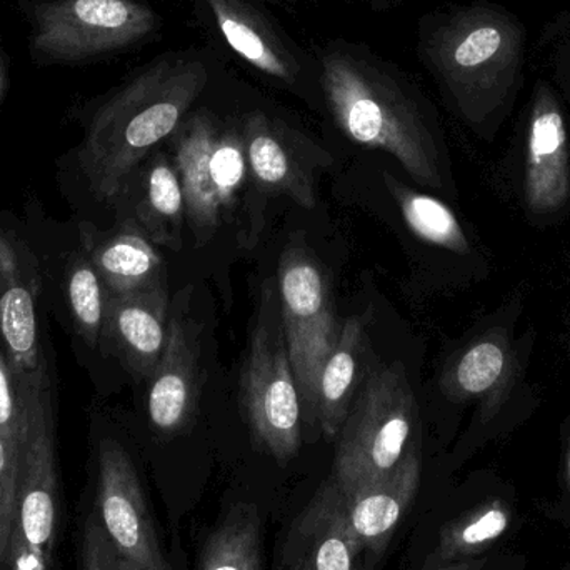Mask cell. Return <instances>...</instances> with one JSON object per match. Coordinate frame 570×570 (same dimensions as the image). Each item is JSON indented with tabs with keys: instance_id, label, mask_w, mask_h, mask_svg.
<instances>
[{
	"instance_id": "1",
	"label": "cell",
	"mask_w": 570,
	"mask_h": 570,
	"mask_svg": "<svg viewBox=\"0 0 570 570\" xmlns=\"http://www.w3.org/2000/svg\"><path fill=\"white\" fill-rule=\"evenodd\" d=\"M223 72L217 50H167L90 102L77 164L90 193L114 203L132 173L170 139Z\"/></svg>"
},
{
	"instance_id": "2",
	"label": "cell",
	"mask_w": 570,
	"mask_h": 570,
	"mask_svg": "<svg viewBox=\"0 0 570 570\" xmlns=\"http://www.w3.org/2000/svg\"><path fill=\"white\" fill-rule=\"evenodd\" d=\"M415 53L454 116L489 136L524 89L528 29L491 0L449 3L419 19Z\"/></svg>"
},
{
	"instance_id": "3",
	"label": "cell",
	"mask_w": 570,
	"mask_h": 570,
	"mask_svg": "<svg viewBox=\"0 0 570 570\" xmlns=\"http://www.w3.org/2000/svg\"><path fill=\"white\" fill-rule=\"evenodd\" d=\"M325 110L358 146L391 154L412 179L442 187L432 107L397 63L367 43L337 37L315 49Z\"/></svg>"
},
{
	"instance_id": "4",
	"label": "cell",
	"mask_w": 570,
	"mask_h": 570,
	"mask_svg": "<svg viewBox=\"0 0 570 570\" xmlns=\"http://www.w3.org/2000/svg\"><path fill=\"white\" fill-rule=\"evenodd\" d=\"M39 69H82L154 42L163 17L146 0H17Z\"/></svg>"
},
{
	"instance_id": "5",
	"label": "cell",
	"mask_w": 570,
	"mask_h": 570,
	"mask_svg": "<svg viewBox=\"0 0 570 570\" xmlns=\"http://www.w3.org/2000/svg\"><path fill=\"white\" fill-rule=\"evenodd\" d=\"M170 140L186 197L187 223L197 246H206L233 217L250 176L243 122L196 106Z\"/></svg>"
},
{
	"instance_id": "6",
	"label": "cell",
	"mask_w": 570,
	"mask_h": 570,
	"mask_svg": "<svg viewBox=\"0 0 570 570\" xmlns=\"http://www.w3.org/2000/svg\"><path fill=\"white\" fill-rule=\"evenodd\" d=\"M414 391L399 362L367 375L338 432L334 479L342 491L387 474L419 442Z\"/></svg>"
},
{
	"instance_id": "7",
	"label": "cell",
	"mask_w": 570,
	"mask_h": 570,
	"mask_svg": "<svg viewBox=\"0 0 570 570\" xmlns=\"http://www.w3.org/2000/svg\"><path fill=\"white\" fill-rule=\"evenodd\" d=\"M240 407L257 448L287 462L302 445V407L281 315L279 294L267 287L240 371Z\"/></svg>"
},
{
	"instance_id": "8",
	"label": "cell",
	"mask_w": 570,
	"mask_h": 570,
	"mask_svg": "<svg viewBox=\"0 0 570 570\" xmlns=\"http://www.w3.org/2000/svg\"><path fill=\"white\" fill-rule=\"evenodd\" d=\"M190 2L204 27L261 79L325 109L314 52L288 36L267 0Z\"/></svg>"
},
{
	"instance_id": "9",
	"label": "cell",
	"mask_w": 570,
	"mask_h": 570,
	"mask_svg": "<svg viewBox=\"0 0 570 570\" xmlns=\"http://www.w3.org/2000/svg\"><path fill=\"white\" fill-rule=\"evenodd\" d=\"M281 315L292 371L301 397L302 421L317 424L322 368L337 344L338 328L331 287L321 264L304 247H288L279 263Z\"/></svg>"
},
{
	"instance_id": "10",
	"label": "cell",
	"mask_w": 570,
	"mask_h": 570,
	"mask_svg": "<svg viewBox=\"0 0 570 570\" xmlns=\"http://www.w3.org/2000/svg\"><path fill=\"white\" fill-rule=\"evenodd\" d=\"M27 399L29 425L22 448L16 528L7 570H50L59 525L52 389Z\"/></svg>"
},
{
	"instance_id": "11",
	"label": "cell",
	"mask_w": 570,
	"mask_h": 570,
	"mask_svg": "<svg viewBox=\"0 0 570 570\" xmlns=\"http://www.w3.org/2000/svg\"><path fill=\"white\" fill-rule=\"evenodd\" d=\"M99 522L119 558L146 570H170L157 541L139 475L119 442L99 448Z\"/></svg>"
},
{
	"instance_id": "12",
	"label": "cell",
	"mask_w": 570,
	"mask_h": 570,
	"mask_svg": "<svg viewBox=\"0 0 570 570\" xmlns=\"http://www.w3.org/2000/svg\"><path fill=\"white\" fill-rule=\"evenodd\" d=\"M524 193L534 213H554L570 196V124L566 104L538 77L522 117Z\"/></svg>"
},
{
	"instance_id": "13",
	"label": "cell",
	"mask_w": 570,
	"mask_h": 570,
	"mask_svg": "<svg viewBox=\"0 0 570 570\" xmlns=\"http://www.w3.org/2000/svg\"><path fill=\"white\" fill-rule=\"evenodd\" d=\"M240 122L250 176L261 189L283 194L304 209H312L314 169L331 163L327 153L263 107L247 110Z\"/></svg>"
},
{
	"instance_id": "14",
	"label": "cell",
	"mask_w": 570,
	"mask_h": 570,
	"mask_svg": "<svg viewBox=\"0 0 570 570\" xmlns=\"http://www.w3.org/2000/svg\"><path fill=\"white\" fill-rule=\"evenodd\" d=\"M199 325L180 302L169 317L166 347L150 377L149 419L159 434L174 435L196 417L200 395Z\"/></svg>"
},
{
	"instance_id": "15",
	"label": "cell",
	"mask_w": 570,
	"mask_h": 570,
	"mask_svg": "<svg viewBox=\"0 0 570 570\" xmlns=\"http://www.w3.org/2000/svg\"><path fill=\"white\" fill-rule=\"evenodd\" d=\"M362 554L348 528L341 489L327 479L292 522L281 570H362Z\"/></svg>"
},
{
	"instance_id": "16",
	"label": "cell",
	"mask_w": 570,
	"mask_h": 570,
	"mask_svg": "<svg viewBox=\"0 0 570 570\" xmlns=\"http://www.w3.org/2000/svg\"><path fill=\"white\" fill-rule=\"evenodd\" d=\"M421 444L397 468L357 488L342 491L348 528L362 552L381 556L421 485Z\"/></svg>"
},
{
	"instance_id": "17",
	"label": "cell",
	"mask_w": 570,
	"mask_h": 570,
	"mask_svg": "<svg viewBox=\"0 0 570 570\" xmlns=\"http://www.w3.org/2000/svg\"><path fill=\"white\" fill-rule=\"evenodd\" d=\"M167 331V285L132 294H107L102 338L134 377L150 381L163 357Z\"/></svg>"
},
{
	"instance_id": "18",
	"label": "cell",
	"mask_w": 570,
	"mask_h": 570,
	"mask_svg": "<svg viewBox=\"0 0 570 570\" xmlns=\"http://www.w3.org/2000/svg\"><path fill=\"white\" fill-rule=\"evenodd\" d=\"M514 522L504 494L489 495L442 528L438 546L422 570H484Z\"/></svg>"
},
{
	"instance_id": "19",
	"label": "cell",
	"mask_w": 570,
	"mask_h": 570,
	"mask_svg": "<svg viewBox=\"0 0 570 570\" xmlns=\"http://www.w3.org/2000/svg\"><path fill=\"white\" fill-rule=\"evenodd\" d=\"M0 347L16 371L23 394L50 389L49 371L40 347L36 295L22 276L0 287Z\"/></svg>"
},
{
	"instance_id": "20",
	"label": "cell",
	"mask_w": 570,
	"mask_h": 570,
	"mask_svg": "<svg viewBox=\"0 0 570 570\" xmlns=\"http://www.w3.org/2000/svg\"><path fill=\"white\" fill-rule=\"evenodd\" d=\"M364 322L351 317L344 322L334 351L322 368L317 392V424L325 438H337L355 401L365 355Z\"/></svg>"
},
{
	"instance_id": "21",
	"label": "cell",
	"mask_w": 570,
	"mask_h": 570,
	"mask_svg": "<svg viewBox=\"0 0 570 570\" xmlns=\"http://www.w3.org/2000/svg\"><path fill=\"white\" fill-rule=\"evenodd\" d=\"M136 213L139 229L150 243L173 250L183 247L186 197L176 164L166 154H154L144 166Z\"/></svg>"
},
{
	"instance_id": "22",
	"label": "cell",
	"mask_w": 570,
	"mask_h": 570,
	"mask_svg": "<svg viewBox=\"0 0 570 570\" xmlns=\"http://www.w3.org/2000/svg\"><path fill=\"white\" fill-rule=\"evenodd\" d=\"M107 294H132L166 284V266L142 230L124 227L90 256Z\"/></svg>"
},
{
	"instance_id": "23",
	"label": "cell",
	"mask_w": 570,
	"mask_h": 570,
	"mask_svg": "<svg viewBox=\"0 0 570 570\" xmlns=\"http://www.w3.org/2000/svg\"><path fill=\"white\" fill-rule=\"evenodd\" d=\"M199 570H263V532L253 504H237L207 535Z\"/></svg>"
},
{
	"instance_id": "24",
	"label": "cell",
	"mask_w": 570,
	"mask_h": 570,
	"mask_svg": "<svg viewBox=\"0 0 570 570\" xmlns=\"http://www.w3.org/2000/svg\"><path fill=\"white\" fill-rule=\"evenodd\" d=\"M384 183L401 209L409 229L425 243L455 254L469 253V240L455 214L435 197L417 193L384 174Z\"/></svg>"
},
{
	"instance_id": "25",
	"label": "cell",
	"mask_w": 570,
	"mask_h": 570,
	"mask_svg": "<svg viewBox=\"0 0 570 570\" xmlns=\"http://www.w3.org/2000/svg\"><path fill=\"white\" fill-rule=\"evenodd\" d=\"M66 297L73 327L90 348L102 341L106 322L107 288L92 261L79 257L66 276Z\"/></svg>"
},
{
	"instance_id": "26",
	"label": "cell",
	"mask_w": 570,
	"mask_h": 570,
	"mask_svg": "<svg viewBox=\"0 0 570 570\" xmlns=\"http://www.w3.org/2000/svg\"><path fill=\"white\" fill-rule=\"evenodd\" d=\"M508 365L504 345L494 338L472 344L444 375L445 394L455 399L474 397L492 391Z\"/></svg>"
},
{
	"instance_id": "27",
	"label": "cell",
	"mask_w": 570,
	"mask_h": 570,
	"mask_svg": "<svg viewBox=\"0 0 570 570\" xmlns=\"http://www.w3.org/2000/svg\"><path fill=\"white\" fill-rule=\"evenodd\" d=\"M534 67L570 107V9L542 26L534 43Z\"/></svg>"
},
{
	"instance_id": "28",
	"label": "cell",
	"mask_w": 570,
	"mask_h": 570,
	"mask_svg": "<svg viewBox=\"0 0 570 570\" xmlns=\"http://www.w3.org/2000/svg\"><path fill=\"white\" fill-rule=\"evenodd\" d=\"M22 451L0 432V568L9 561L16 528Z\"/></svg>"
},
{
	"instance_id": "29",
	"label": "cell",
	"mask_w": 570,
	"mask_h": 570,
	"mask_svg": "<svg viewBox=\"0 0 570 570\" xmlns=\"http://www.w3.org/2000/svg\"><path fill=\"white\" fill-rule=\"evenodd\" d=\"M29 425V399L0 347V432L22 451Z\"/></svg>"
},
{
	"instance_id": "30",
	"label": "cell",
	"mask_w": 570,
	"mask_h": 570,
	"mask_svg": "<svg viewBox=\"0 0 570 570\" xmlns=\"http://www.w3.org/2000/svg\"><path fill=\"white\" fill-rule=\"evenodd\" d=\"M116 549L110 544L96 515L89 518L83 529L82 570H117Z\"/></svg>"
},
{
	"instance_id": "31",
	"label": "cell",
	"mask_w": 570,
	"mask_h": 570,
	"mask_svg": "<svg viewBox=\"0 0 570 570\" xmlns=\"http://www.w3.org/2000/svg\"><path fill=\"white\" fill-rule=\"evenodd\" d=\"M12 57L3 43L2 36H0V104L6 99L9 94L10 86H12Z\"/></svg>"
},
{
	"instance_id": "32",
	"label": "cell",
	"mask_w": 570,
	"mask_h": 570,
	"mask_svg": "<svg viewBox=\"0 0 570 570\" xmlns=\"http://www.w3.org/2000/svg\"><path fill=\"white\" fill-rule=\"evenodd\" d=\"M344 2H357L367 7L371 12L382 13L401 6L404 0H344Z\"/></svg>"
},
{
	"instance_id": "33",
	"label": "cell",
	"mask_w": 570,
	"mask_h": 570,
	"mask_svg": "<svg viewBox=\"0 0 570 570\" xmlns=\"http://www.w3.org/2000/svg\"><path fill=\"white\" fill-rule=\"evenodd\" d=\"M564 485H566V491H568L569 495H570V442H569L568 449H566Z\"/></svg>"
},
{
	"instance_id": "34",
	"label": "cell",
	"mask_w": 570,
	"mask_h": 570,
	"mask_svg": "<svg viewBox=\"0 0 570 570\" xmlns=\"http://www.w3.org/2000/svg\"><path fill=\"white\" fill-rule=\"evenodd\" d=\"M117 570H146L139 568V566L132 564V562L126 561V559H117Z\"/></svg>"
}]
</instances>
